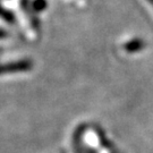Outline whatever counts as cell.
Listing matches in <instances>:
<instances>
[{
    "instance_id": "cell-1",
    "label": "cell",
    "mask_w": 153,
    "mask_h": 153,
    "mask_svg": "<svg viewBox=\"0 0 153 153\" xmlns=\"http://www.w3.org/2000/svg\"><path fill=\"white\" fill-rule=\"evenodd\" d=\"M28 68V62L23 61L18 64H11L7 66H0V73H8V71H25Z\"/></svg>"
}]
</instances>
